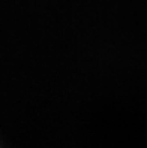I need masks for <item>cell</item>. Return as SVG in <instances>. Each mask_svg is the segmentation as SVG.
Listing matches in <instances>:
<instances>
[]
</instances>
